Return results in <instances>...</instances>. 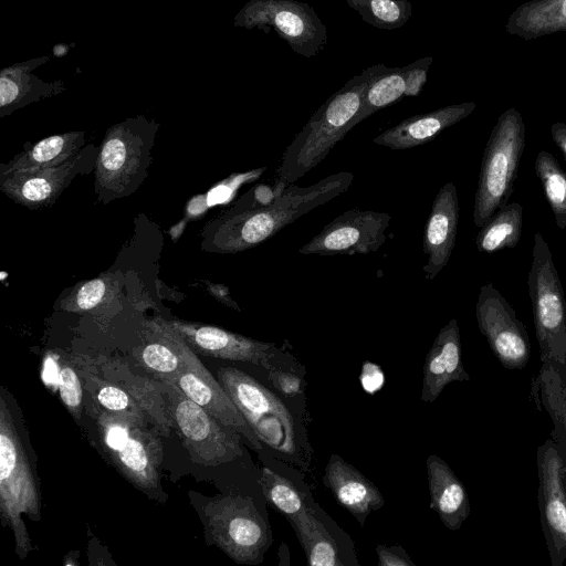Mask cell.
<instances>
[{"mask_svg":"<svg viewBox=\"0 0 566 566\" xmlns=\"http://www.w3.org/2000/svg\"><path fill=\"white\" fill-rule=\"evenodd\" d=\"M353 180V172L339 171L311 186L291 184L268 206L243 211L230 210L210 224L209 249L237 253L254 248L305 213L346 192Z\"/></svg>","mask_w":566,"mask_h":566,"instance_id":"cell-1","label":"cell"},{"mask_svg":"<svg viewBox=\"0 0 566 566\" xmlns=\"http://www.w3.org/2000/svg\"><path fill=\"white\" fill-rule=\"evenodd\" d=\"M386 67L378 63L349 78L310 117L284 150L276 169L277 181L295 184L316 167L345 135L355 127L365 91Z\"/></svg>","mask_w":566,"mask_h":566,"instance_id":"cell-2","label":"cell"},{"mask_svg":"<svg viewBox=\"0 0 566 566\" xmlns=\"http://www.w3.org/2000/svg\"><path fill=\"white\" fill-rule=\"evenodd\" d=\"M96 426L101 446L115 469L149 497L165 500L160 485L163 444L156 428L108 410L98 412Z\"/></svg>","mask_w":566,"mask_h":566,"instance_id":"cell-3","label":"cell"},{"mask_svg":"<svg viewBox=\"0 0 566 566\" xmlns=\"http://www.w3.org/2000/svg\"><path fill=\"white\" fill-rule=\"evenodd\" d=\"M39 488L28 455L3 397L0 399V514L14 534L17 554L24 558L32 549L22 514L41 518Z\"/></svg>","mask_w":566,"mask_h":566,"instance_id":"cell-4","label":"cell"},{"mask_svg":"<svg viewBox=\"0 0 566 566\" xmlns=\"http://www.w3.org/2000/svg\"><path fill=\"white\" fill-rule=\"evenodd\" d=\"M525 148L522 114L510 107L497 118L486 142L474 196L473 222L481 228L509 202Z\"/></svg>","mask_w":566,"mask_h":566,"instance_id":"cell-5","label":"cell"},{"mask_svg":"<svg viewBox=\"0 0 566 566\" xmlns=\"http://www.w3.org/2000/svg\"><path fill=\"white\" fill-rule=\"evenodd\" d=\"M527 285L541 361L553 365L566 380V302L551 249L539 232L534 234Z\"/></svg>","mask_w":566,"mask_h":566,"instance_id":"cell-6","label":"cell"},{"mask_svg":"<svg viewBox=\"0 0 566 566\" xmlns=\"http://www.w3.org/2000/svg\"><path fill=\"white\" fill-rule=\"evenodd\" d=\"M172 428L192 462L216 467L242 455L240 434L219 422L170 380H158Z\"/></svg>","mask_w":566,"mask_h":566,"instance_id":"cell-7","label":"cell"},{"mask_svg":"<svg viewBox=\"0 0 566 566\" xmlns=\"http://www.w3.org/2000/svg\"><path fill=\"white\" fill-rule=\"evenodd\" d=\"M218 380L261 442L272 449L295 452L294 422L283 402L253 377L234 367H221Z\"/></svg>","mask_w":566,"mask_h":566,"instance_id":"cell-8","label":"cell"},{"mask_svg":"<svg viewBox=\"0 0 566 566\" xmlns=\"http://www.w3.org/2000/svg\"><path fill=\"white\" fill-rule=\"evenodd\" d=\"M205 524L212 542L239 564L262 562L270 544L269 526L251 499L227 495L206 505Z\"/></svg>","mask_w":566,"mask_h":566,"instance_id":"cell-9","label":"cell"},{"mask_svg":"<svg viewBox=\"0 0 566 566\" xmlns=\"http://www.w3.org/2000/svg\"><path fill=\"white\" fill-rule=\"evenodd\" d=\"M241 27L271 29L304 57L322 53L327 29L313 7L298 0H251L237 17Z\"/></svg>","mask_w":566,"mask_h":566,"instance_id":"cell-10","label":"cell"},{"mask_svg":"<svg viewBox=\"0 0 566 566\" xmlns=\"http://www.w3.org/2000/svg\"><path fill=\"white\" fill-rule=\"evenodd\" d=\"M537 500L552 566L566 562V444L547 439L538 447Z\"/></svg>","mask_w":566,"mask_h":566,"instance_id":"cell-11","label":"cell"},{"mask_svg":"<svg viewBox=\"0 0 566 566\" xmlns=\"http://www.w3.org/2000/svg\"><path fill=\"white\" fill-rule=\"evenodd\" d=\"M475 317L493 355L507 369H523L531 358V343L524 324L492 284L480 287Z\"/></svg>","mask_w":566,"mask_h":566,"instance_id":"cell-12","label":"cell"},{"mask_svg":"<svg viewBox=\"0 0 566 566\" xmlns=\"http://www.w3.org/2000/svg\"><path fill=\"white\" fill-rule=\"evenodd\" d=\"M390 220L387 212L349 209L328 222L298 253L354 255L376 252L387 241Z\"/></svg>","mask_w":566,"mask_h":566,"instance_id":"cell-13","label":"cell"},{"mask_svg":"<svg viewBox=\"0 0 566 566\" xmlns=\"http://www.w3.org/2000/svg\"><path fill=\"white\" fill-rule=\"evenodd\" d=\"M150 149V142L132 129L111 130L97 155L96 189L112 197L134 191L149 166Z\"/></svg>","mask_w":566,"mask_h":566,"instance_id":"cell-14","label":"cell"},{"mask_svg":"<svg viewBox=\"0 0 566 566\" xmlns=\"http://www.w3.org/2000/svg\"><path fill=\"white\" fill-rule=\"evenodd\" d=\"M170 380L192 401L202 407L219 422L242 436L255 451L262 450L261 440L249 426L228 392L216 380L186 343L184 366L174 376L161 379Z\"/></svg>","mask_w":566,"mask_h":566,"instance_id":"cell-15","label":"cell"},{"mask_svg":"<svg viewBox=\"0 0 566 566\" xmlns=\"http://www.w3.org/2000/svg\"><path fill=\"white\" fill-rule=\"evenodd\" d=\"M168 324L197 354L250 363L268 370L274 368L270 363L275 355V346L272 343L260 342L217 326L199 323L174 319L168 321Z\"/></svg>","mask_w":566,"mask_h":566,"instance_id":"cell-16","label":"cell"},{"mask_svg":"<svg viewBox=\"0 0 566 566\" xmlns=\"http://www.w3.org/2000/svg\"><path fill=\"white\" fill-rule=\"evenodd\" d=\"M84 164V155L78 153L59 166L2 171L0 188L17 203L29 209L43 208L55 201Z\"/></svg>","mask_w":566,"mask_h":566,"instance_id":"cell-17","label":"cell"},{"mask_svg":"<svg viewBox=\"0 0 566 566\" xmlns=\"http://www.w3.org/2000/svg\"><path fill=\"white\" fill-rule=\"evenodd\" d=\"M459 198L453 182H446L432 202L422 239L427 255L423 272L432 281L448 264L455 245L459 223Z\"/></svg>","mask_w":566,"mask_h":566,"instance_id":"cell-18","label":"cell"},{"mask_svg":"<svg viewBox=\"0 0 566 566\" xmlns=\"http://www.w3.org/2000/svg\"><path fill=\"white\" fill-rule=\"evenodd\" d=\"M462 360L460 329L455 318L439 331L423 365L421 400L433 402L453 381H468Z\"/></svg>","mask_w":566,"mask_h":566,"instance_id":"cell-19","label":"cell"},{"mask_svg":"<svg viewBox=\"0 0 566 566\" xmlns=\"http://www.w3.org/2000/svg\"><path fill=\"white\" fill-rule=\"evenodd\" d=\"M475 107L474 102H464L413 115L377 135L374 143L395 150L424 145L444 129L467 118Z\"/></svg>","mask_w":566,"mask_h":566,"instance_id":"cell-20","label":"cell"},{"mask_svg":"<svg viewBox=\"0 0 566 566\" xmlns=\"http://www.w3.org/2000/svg\"><path fill=\"white\" fill-rule=\"evenodd\" d=\"M324 480L337 502L361 525L373 511L385 504L379 489L337 454L331 455L325 468Z\"/></svg>","mask_w":566,"mask_h":566,"instance_id":"cell-21","label":"cell"},{"mask_svg":"<svg viewBox=\"0 0 566 566\" xmlns=\"http://www.w3.org/2000/svg\"><path fill=\"white\" fill-rule=\"evenodd\" d=\"M430 509L450 531H458L469 517L471 507L465 486L438 455L427 458Z\"/></svg>","mask_w":566,"mask_h":566,"instance_id":"cell-22","label":"cell"},{"mask_svg":"<svg viewBox=\"0 0 566 566\" xmlns=\"http://www.w3.org/2000/svg\"><path fill=\"white\" fill-rule=\"evenodd\" d=\"M505 30L524 40L565 32L566 0L526 1L510 14Z\"/></svg>","mask_w":566,"mask_h":566,"instance_id":"cell-23","label":"cell"},{"mask_svg":"<svg viewBox=\"0 0 566 566\" xmlns=\"http://www.w3.org/2000/svg\"><path fill=\"white\" fill-rule=\"evenodd\" d=\"M83 143L78 132L49 136L2 165L1 172L59 166L78 154Z\"/></svg>","mask_w":566,"mask_h":566,"instance_id":"cell-24","label":"cell"},{"mask_svg":"<svg viewBox=\"0 0 566 566\" xmlns=\"http://www.w3.org/2000/svg\"><path fill=\"white\" fill-rule=\"evenodd\" d=\"M312 566H342L337 545L324 525L307 506L287 518Z\"/></svg>","mask_w":566,"mask_h":566,"instance_id":"cell-25","label":"cell"},{"mask_svg":"<svg viewBox=\"0 0 566 566\" xmlns=\"http://www.w3.org/2000/svg\"><path fill=\"white\" fill-rule=\"evenodd\" d=\"M522 229L523 207L518 202H507L481 227L475 245L485 253L515 248L521 240Z\"/></svg>","mask_w":566,"mask_h":566,"instance_id":"cell-26","label":"cell"},{"mask_svg":"<svg viewBox=\"0 0 566 566\" xmlns=\"http://www.w3.org/2000/svg\"><path fill=\"white\" fill-rule=\"evenodd\" d=\"M535 399L549 413L554 429L552 439L566 444V380L551 364L542 363L534 381Z\"/></svg>","mask_w":566,"mask_h":566,"instance_id":"cell-27","label":"cell"},{"mask_svg":"<svg viewBox=\"0 0 566 566\" xmlns=\"http://www.w3.org/2000/svg\"><path fill=\"white\" fill-rule=\"evenodd\" d=\"M118 384L134 398L159 434L169 437L172 421L158 380L133 375Z\"/></svg>","mask_w":566,"mask_h":566,"instance_id":"cell-28","label":"cell"},{"mask_svg":"<svg viewBox=\"0 0 566 566\" xmlns=\"http://www.w3.org/2000/svg\"><path fill=\"white\" fill-rule=\"evenodd\" d=\"M534 169L557 228L566 229V172L557 159L546 150L537 154Z\"/></svg>","mask_w":566,"mask_h":566,"instance_id":"cell-29","label":"cell"},{"mask_svg":"<svg viewBox=\"0 0 566 566\" xmlns=\"http://www.w3.org/2000/svg\"><path fill=\"white\" fill-rule=\"evenodd\" d=\"M406 78L403 67L386 66L369 82L357 116L360 123L377 111L399 101L405 95Z\"/></svg>","mask_w":566,"mask_h":566,"instance_id":"cell-30","label":"cell"},{"mask_svg":"<svg viewBox=\"0 0 566 566\" xmlns=\"http://www.w3.org/2000/svg\"><path fill=\"white\" fill-rule=\"evenodd\" d=\"M361 20L380 30L402 28L412 14L410 0H345Z\"/></svg>","mask_w":566,"mask_h":566,"instance_id":"cell-31","label":"cell"},{"mask_svg":"<svg viewBox=\"0 0 566 566\" xmlns=\"http://www.w3.org/2000/svg\"><path fill=\"white\" fill-rule=\"evenodd\" d=\"M260 484L266 501L286 518L307 507L295 485L269 468L262 469Z\"/></svg>","mask_w":566,"mask_h":566,"instance_id":"cell-32","label":"cell"},{"mask_svg":"<svg viewBox=\"0 0 566 566\" xmlns=\"http://www.w3.org/2000/svg\"><path fill=\"white\" fill-rule=\"evenodd\" d=\"M96 400L106 410L145 420L146 416L134 398L120 386L106 384L96 391Z\"/></svg>","mask_w":566,"mask_h":566,"instance_id":"cell-33","label":"cell"},{"mask_svg":"<svg viewBox=\"0 0 566 566\" xmlns=\"http://www.w3.org/2000/svg\"><path fill=\"white\" fill-rule=\"evenodd\" d=\"M59 390L69 412L78 420L82 412V385L76 371L66 361L60 363Z\"/></svg>","mask_w":566,"mask_h":566,"instance_id":"cell-34","label":"cell"},{"mask_svg":"<svg viewBox=\"0 0 566 566\" xmlns=\"http://www.w3.org/2000/svg\"><path fill=\"white\" fill-rule=\"evenodd\" d=\"M106 282L103 279L96 277L84 282L77 287L71 297L63 303V308L67 311H88L96 307L105 297Z\"/></svg>","mask_w":566,"mask_h":566,"instance_id":"cell-35","label":"cell"},{"mask_svg":"<svg viewBox=\"0 0 566 566\" xmlns=\"http://www.w3.org/2000/svg\"><path fill=\"white\" fill-rule=\"evenodd\" d=\"M287 186L277 181L273 186L258 185L231 209V211H243L255 209L272 203Z\"/></svg>","mask_w":566,"mask_h":566,"instance_id":"cell-36","label":"cell"},{"mask_svg":"<svg viewBox=\"0 0 566 566\" xmlns=\"http://www.w3.org/2000/svg\"><path fill=\"white\" fill-rule=\"evenodd\" d=\"M431 63L432 56L428 55L405 66V97H416L421 93L427 82Z\"/></svg>","mask_w":566,"mask_h":566,"instance_id":"cell-37","label":"cell"},{"mask_svg":"<svg viewBox=\"0 0 566 566\" xmlns=\"http://www.w3.org/2000/svg\"><path fill=\"white\" fill-rule=\"evenodd\" d=\"M269 378L273 387L283 396L294 397L304 391L303 379L293 373L272 368L269 370Z\"/></svg>","mask_w":566,"mask_h":566,"instance_id":"cell-38","label":"cell"},{"mask_svg":"<svg viewBox=\"0 0 566 566\" xmlns=\"http://www.w3.org/2000/svg\"><path fill=\"white\" fill-rule=\"evenodd\" d=\"M376 553L379 566H416L409 555L400 546L377 545Z\"/></svg>","mask_w":566,"mask_h":566,"instance_id":"cell-39","label":"cell"},{"mask_svg":"<svg viewBox=\"0 0 566 566\" xmlns=\"http://www.w3.org/2000/svg\"><path fill=\"white\" fill-rule=\"evenodd\" d=\"M19 86L12 80L0 78V105L3 107L13 103L19 96Z\"/></svg>","mask_w":566,"mask_h":566,"instance_id":"cell-40","label":"cell"},{"mask_svg":"<svg viewBox=\"0 0 566 566\" xmlns=\"http://www.w3.org/2000/svg\"><path fill=\"white\" fill-rule=\"evenodd\" d=\"M208 291L222 304L241 311L239 305L230 297L229 289L220 284H208Z\"/></svg>","mask_w":566,"mask_h":566,"instance_id":"cell-41","label":"cell"},{"mask_svg":"<svg viewBox=\"0 0 566 566\" xmlns=\"http://www.w3.org/2000/svg\"><path fill=\"white\" fill-rule=\"evenodd\" d=\"M551 135L555 145L566 159V123L557 122L551 126Z\"/></svg>","mask_w":566,"mask_h":566,"instance_id":"cell-42","label":"cell"},{"mask_svg":"<svg viewBox=\"0 0 566 566\" xmlns=\"http://www.w3.org/2000/svg\"><path fill=\"white\" fill-rule=\"evenodd\" d=\"M207 202L206 196H198L192 198L187 208V213L189 217H197L203 213V211L209 207Z\"/></svg>","mask_w":566,"mask_h":566,"instance_id":"cell-43","label":"cell"}]
</instances>
